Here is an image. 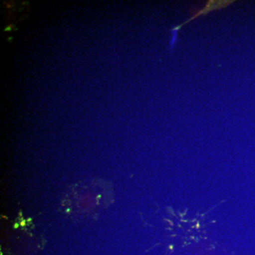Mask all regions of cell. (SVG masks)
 Segmentation results:
<instances>
[{
	"label": "cell",
	"instance_id": "6da1fadb",
	"mask_svg": "<svg viewBox=\"0 0 255 255\" xmlns=\"http://www.w3.org/2000/svg\"><path fill=\"white\" fill-rule=\"evenodd\" d=\"M234 0H209L206 2L205 6L203 8H195L192 9V13L190 18L186 20L184 22L181 24L177 25L171 29L172 33V38L170 41V49L172 50L175 46L176 41H177L178 32L183 27V26L187 25V23L191 22L195 18L199 17L201 16H205V15L209 14L211 11H216V10L224 9L228 7L230 5L234 3Z\"/></svg>",
	"mask_w": 255,
	"mask_h": 255
}]
</instances>
